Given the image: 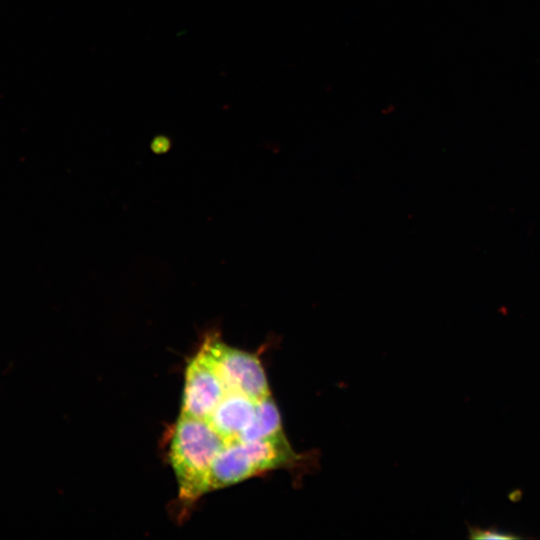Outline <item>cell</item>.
Returning a JSON list of instances; mask_svg holds the SVG:
<instances>
[{"instance_id": "obj_1", "label": "cell", "mask_w": 540, "mask_h": 540, "mask_svg": "<svg viewBox=\"0 0 540 540\" xmlns=\"http://www.w3.org/2000/svg\"><path fill=\"white\" fill-rule=\"evenodd\" d=\"M225 444L206 421L180 415L173 427L169 457L182 504L192 505L210 492L211 468Z\"/></svg>"}, {"instance_id": "obj_2", "label": "cell", "mask_w": 540, "mask_h": 540, "mask_svg": "<svg viewBox=\"0 0 540 540\" xmlns=\"http://www.w3.org/2000/svg\"><path fill=\"white\" fill-rule=\"evenodd\" d=\"M293 455L284 434L253 442H227L213 462L210 491L281 467L293 460Z\"/></svg>"}, {"instance_id": "obj_3", "label": "cell", "mask_w": 540, "mask_h": 540, "mask_svg": "<svg viewBox=\"0 0 540 540\" xmlns=\"http://www.w3.org/2000/svg\"><path fill=\"white\" fill-rule=\"evenodd\" d=\"M200 347L207 354L227 393H240L255 402L270 396L264 368L256 355L227 345L215 331L204 335Z\"/></svg>"}, {"instance_id": "obj_4", "label": "cell", "mask_w": 540, "mask_h": 540, "mask_svg": "<svg viewBox=\"0 0 540 540\" xmlns=\"http://www.w3.org/2000/svg\"><path fill=\"white\" fill-rule=\"evenodd\" d=\"M226 394L214 366L199 347L185 370L180 415L206 421Z\"/></svg>"}, {"instance_id": "obj_5", "label": "cell", "mask_w": 540, "mask_h": 540, "mask_svg": "<svg viewBox=\"0 0 540 540\" xmlns=\"http://www.w3.org/2000/svg\"><path fill=\"white\" fill-rule=\"evenodd\" d=\"M256 403L243 394L227 393L206 422L226 443L238 440L255 415Z\"/></svg>"}, {"instance_id": "obj_6", "label": "cell", "mask_w": 540, "mask_h": 540, "mask_svg": "<svg viewBox=\"0 0 540 540\" xmlns=\"http://www.w3.org/2000/svg\"><path fill=\"white\" fill-rule=\"evenodd\" d=\"M281 434L283 431L279 410L271 396H268L256 403L255 415L238 440L253 442Z\"/></svg>"}, {"instance_id": "obj_7", "label": "cell", "mask_w": 540, "mask_h": 540, "mask_svg": "<svg viewBox=\"0 0 540 540\" xmlns=\"http://www.w3.org/2000/svg\"><path fill=\"white\" fill-rule=\"evenodd\" d=\"M469 537L471 539H519L520 536H517L511 532L498 530L494 527L488 529H481L479 527L469 526Z\"/></svg>"}]
</instances>
